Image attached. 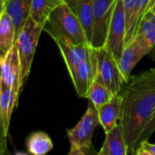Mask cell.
<instances>
[{"instance_id": "cell-15", "label": "cell", "mask_w": 155, "mask_h": 155, "mask_svg": "<svg viewBox=\"0 0 155 155\" xmlns=\"http://www.w3.org/2000/svg\"><path fill=\"white\" fill-rule=\"evenodd\" d=\"M32 2L33 0H5L1 4V9H5L14 21L17 35L30 17Z\"/></svg>"}, {"instance_id": "cell-16", "label": "cell", "mask_w": 155, "mask_h": 155, "mask_svg": "<svg viewBox=\"0 0 155 155\" xmlns=\"http://www.w3.org/2000/svg\"><path fill=\"white\" fill-rule=\"evenodd\" d=\"M16 28L11 16L5 9L0 13V50L1 54L8 52L16 43Z\"/></svg>"}, {"instance_id": "cell-24", "label": "cell", "mask_w": 155, "mask_h": 155, "mask_svg": "<svg viewBox=\"0 0 155 155\" xmlns=\"http://www.w3.org/2000/svg\"><path fill=\"white\" fill-rule=\"evenodd\" d=\"M136 1L137 0H123L124 2V10H125V15H126V21H127V28L131 23L133 15H134V11L135 8V5H136Z\"/></svg>"}, {"instance_id": "cell-18", "label": "cell", "mask_w": 155, "mask_h": 155, "mask_svg": "<svg viewBox=\"0 0 155 155\" xmlns=\"http://www.w3.org/2000/svg\"><path fill=\"white\" fill-rule=\"evenodd\" d=\"M27 153L33 155H45L52 151L54 144L49 135L42 131L32 133L26 139Z\"/></svg>"}, {"instance_id": "cell-14", "label": "cell", "mask_w": 155, "mask_h": 155, "mask_svg": "<svg viewBox=\"0 0 155 155\" xmlns=\"http://www.w3.org/2000/svg\"><path fill=\"white\" fill-rule=\"evenodd\" d=\"M97 111L100 124L106 134L120 123L122 113L121 94L114 95L109 102L99 107Z\"/></svg>"}, {"instance_id": "cell-13", "label": "cell", "mask_w": 155, "mask_h": 155, "mask_svg": "<svg viewBox=\"0 0 155 155\" xmlns=\"http://www.w3.org/2000/svg\"><path fill=\"white\" fill-rule=\"evenodd\" d=\"M79 19L90 45L93 37L94 14L92 0H64Z\"/></svg>"}, {"instance_id": "cell-11", "label": "cell", "mask_w": 155, "mask_h": 155, "mask_svg": "<svg viewBox=\"0 0 155 155\" xmlns=\"http://www.w3.org/2000/svg\"><path fill=\"white\" fill-rule=\"evenodd\" d=\"M53 40L61 52L68 72L91 56V46L89 45H72L59 38H53Z\"/></svg>"}, {"instance_id": "cell-17", "label": "cell", "mask_w": 155, "mask_h": 155, "mask_svg": "<svg viewBox=\"0 0 155 155\" xmlns=\"http://www.w3.org/2000/svg\"><path fill=\"white\" fill-rule=\"evenodd\" d=\"M64 1V0H33L30 17L44 27L53 11Z\"/></svg>"}, {"instance_id": "cell-5", "label": "cell", "mask_w": 155, "mask_h": 155, "mask_svg": "<svg viewBox=\"0 0 155 155\" xmlns=\"http://www.w3.org/2000/svg\"><path fill=\"white\" fill-rule=\"evenodd\" d=\"M44 27L35 22L31 17L27 19L17 35L16 45L21 64L22 84L26 83L35 56V52Z\"/></svg>"}, {"instance_id": "cell-23", "label": "cell", "mask_w": 155, "mask_h": 155, "mask_svg": "<svg viewBox=\"0 0 155 155\" xmlns=\"http://www.w3.org/2000/svg\"><path fill=\"white\" fill-rule=\"evenodd\" d=\"M138 35H140L142 37V39L144 41V43L152 49L153 50L155 47V24L147 31L143 32V33H139L137 34Z\"/></svg>"}, {"instance_id": "cell-6", "label": "cell", "mask_w": 155, "mask_h": 155, "mask_svg": "<svg viewBox=\"0 0 155 155\" xmlns=\"http://www.w3.org/2000/svg\"><path fill=\"white\" fill-rule=\"evenodd\" d=\"M116 1L117 0H92L94 28L90 44L91 47L94 49L105 47Z\"/></svg>"}, {"instance_id": "cell-26", "label": "cell", "mask_w": 155, "mask_h": 155, "mask_svg": "<svg viewBox=\"0 0 155 155\" xmlns=\"http://www.w3.org/2000/svg\"><path fill=\"white\" fill-rule=\"evenodd\" d=\"M146 15H147L148 16H150V17H151V18H152V19H153V20L155 22V14H153V13H151V12H148Z\"/></svg>"}, {"instance_id": "cell-19", "label": "cell", "mask_w": 155, "mask_h": 155, "mask_svg": "<svg viewBox=\"0 0 155 155\" xmlns=\"http://www.w3.org/2000/svg\"><path fill=\"white\" fill-rule=\"evenodd\" d=\"M114 95L107 88L98 74H95L94 80L89 87L86 98L98 109L102 105L109 102Z\"/></svg>"}, {"instance_id": "cell-12", "label": "cell", "mask_w": 155, "mask_h": 155, "mask_svg": "<svg viewBox=\"0 0 155 155\" xmlns=\"http://www.w3.org/2000/svg\"><path fill=\"white\" fill-rule=\"evenodd\" d=\"M130 153L124 127L119 123L105 134V139L98 155H127Z\"/></svg>"}, {"instance_id": "cell-25", "label": "cell", "mask_w": 155, "mask_h": 155, "mask_svg": "<svg viewBox=\"0 0 155 155\" xmlns=\"http://www.w3.org/2000/svg\"><path fill=\"white\" fill-rule=\"evenodd\" d=\"M155 132V110L153 111L152 116H151V119L144 130V133L142 136V139L141 141H143V140H149V138L153 135V134ZM140 141V142H141Z\"/></svg>"}, {"instance_id": "cell-3", "label": "cell", "mask_w": 155, "mask_h": 155, "mask_svg": "<svg viewBox=\"0 0 155 155\" xmlns=\"http://www.w3.org/2000/svg\"><path fill=\"white\" fill-rule=\"evenodd\" d=\"M100 124L98 111L90 102L87 110L80 121L72 129L66 130L70 143L68 155H87L94 153L93 136Z\"/></svg>"}, {"instance_id": "cell-1", "label": "cell", "mask_w": 155, "mask_h": 155, "mask_svg": "<svg viewBox=\"0 0 155 155\" xmlns=\"http://www.w3.org/2000/svg\"><path fill=\"white\" fill-rule=\"evenodd\" d=\"M122 96V124L129 152L134 154L155 110V68L131 75Z\"/></svg>"}, {"instance_id": "cell-29", "label": "cell", "mask_w": 155, "mask_h": 155, "mask_svg": "<svg viewBox=\"0 0 155 155\" xmlns=\"http://www.w3.org/2000/svg\"><path fill=\"white\" fill-rule=\"evenodd\" d=\"M4 2H5V0H1V4H2V3H4Z\"/></svg>"}, {"instance_id": "cell-28", "label": "cell", "mask_w": 155, "mask_h": 155, "mask_svg": "<svg viewBox=\"0 0 155 155\" xmlns=\"http://www.w3.org/2000/svg\"><path fill=\"white\" fill-rule=\"evenodd\" d=\"M154 3H155V0H151V3H150V5H149V9H148V11H149V10H150V8L153 5V4H154ZM147 13H148V12H147Z\"/></svg>"}, {"instance_id": "cell-2", "label": "cell", "mask_w": 155, "mask_h": 155, "mask_svg": "<svg viewBox=\"0 0 155 155\" xmlns=\"http://www.w3.org/2000/svg\"><path fill=\"white\" fill-rule=\"evenodd\" d=\"M44 30L52 38L72 45H89L79 19L64 1L50 15Z\"/></svg>"}, {"instance_id": "cell-22", "label": "cell", "mask_w": 155, "mask_h": 155, "mask_svg": "<svg viewBox=\"0 0 155 155\" xmlns=\"http://www.w3.org/2000/svg\"><path fill=\"white\" fill-rule=\"evenodd\" d=\"M136 155H155V143H151L148 140L141 141L135 150Z\"/></svg>"}, {"instance_id": "cell-9", "label": "cell", "mask_w": 155, "mask_h": 155, "mask_svg": "<svg viewBox=\"0 0 155 155\" xmlns=\"http://www.w3.org/2000/svg\"><path fill=\"white\" fill-rule=\"evenodd\" d=\"M152 51L153 50L138 35H135V37L127 45H125L121 58L118 61V64L126 83L128 82L131 76V72L134 66Z\"/></svg>"}, {"instance_id": "cell-20", "label": "cell", "mask_w": 155, "mask_h": 155, "mask_svg": "<svg viewBox=\"0 0 155 155\" xmlns=\"http://www.w3.org/2000/svg\"><path fill=\"white\" fill-rule=\"evenodd\" d=\"M11 88L0 90V125H1V153H4L6 147V141L9 130L11 115L9 113Z\"/></svg>"}, {"instance_id": "cell-10", "label": "cell", "mask_w": 155, "mask_h": 155, "mask_svg": "<svg viewBox=\"0 0 155 155\" xmlns=\"http://www.w3.org/2000/svg\"><path fill=\"white\" fill-rule=\"evenodd\" d=\"M71 80L80 98H86L90 85L96 74V51L91 47L89 59L79 64L74 69L69 72Z\"/></svg>"}, {"instance_id": "cell-30", "label": "cell", "mask_w": 155, "mask_h": 155, "mask_svg": "<svg viewBox=\"0 0 155 155\" xmlns=\"http://www.w3.org/2000/svg\"><path fill=\"white\" fill-rule=\"evenodd\" d=\"M154 48H155V47H154ZM154 54H155V53H154ZM154 59H155V55H154Z\"/></svg>"}, {"instance_id": "cell-21", "label": "cell", "mask_w": 155, "mask_h": 155, "mask_svg": "<svg viewBox=\"0 0 155 155\" xmlns=\"http://www.w3.org/2000/svg\"><path fill=\"white\" fill-rule=\"evenodd\" d=\"M150 3H151V0H137L136 1L134 15L131 20V23L127 28L125 45H127L137 35L140 25L148 12Z\"/></svg>"}, {"instance_id": "cell-4", "label": "cell", "mask_w": 155, "mask_h": 155, "mask_svg": "<svg viewBox=\"0 0 155 155\" xmlns=\"http://www.w3.org/2000/svg\"><path fill=\"white\" fill-rule=\"evenodd\" d=\"M0 66V90L11 88L9 113L10 115L12 116L13 112L17 106L19 94L21 92V88L23 87L21 64L16 43L8 52H6L5 54H1Z\"/></svg>"}, {"instance_id": "cell-8", "label": "cell", "mask_w": 155, "mask_h": 155, "mask_svg": "<svg viewBox=\"0 0 155 155\" xmlns=\"http://www.w3.org/2000/svg\"><path fill=\"white\" fill-rule=\"evenodd\" d=\"M127 21L123 0H117L112 17L105 47L112 53L117 61L120 60L125 47Z\"/></svg>"}, {"instance_id": "cell-27", "label": "cell", "mask_w": 155, "mask_h": 155, "mask_svg": "<svg viewBox=\"0 0 155 155\" xmlns=\"http://www.w3.org/2000/svg\"><path fill=\"white\" fill-rule=\"evenodd\" d=\"M148 12H151V13H153V14H155V3L153 4V5L150 8V10H149Z\"/></svg>"}, {"instance_id": "cell-7", "label": "cell", "mask_w": 155, "mask_h": 155, "mask_svg": "<svg viewBox=\"0 0 155 155\" xmlns=\"http://www.w3.org/2000/svg\"><path fill=\"white\" fill-rule=\"evenodd\" d=\"M96 51V74L100 75L104 84L114 95L121 93L123 85L126 84L118 61L106 48L95 49Z\"/></svg>"}]
</instances>
